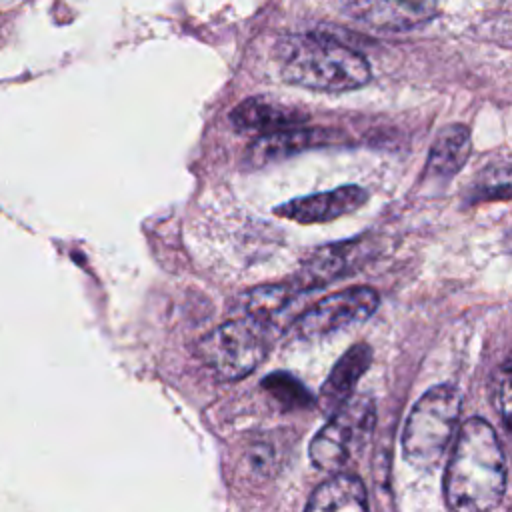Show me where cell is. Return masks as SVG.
<instances>
[{
  "label": "cell",
  "instance_id": "cell-13",
  "mask_svg": "<svg viewBox=\"0 0 512 512\" xmlns=\"http://www.w3.org/2000/svg\"><path fill=\"white\" fill-rule=\"evenodd\" d=\"M472 152L470 132L462 124H452L440 130L428 154L426 174L440 180H450L460 172Z\"/></svg>",
  "mask_w": 512,
  "mask_h": 512
},
{
  "label": "cell",
  "instance_id": "cell-8",
  "mask_svg": "<svg viewBox=\"0 0 512 512\" xmlns=\"http://www.w3.org/2000/svg\"><path fill=\"white\" fill-rule=\"evenodd\" d=\"M368 200V192L360 186H338L326 192L292 198L274 208V214L298 224H324L342 218Z\"/></svg>",
  "mask_w": 512,
  "mask_h": 512
},
{
  "label": "cell",
  "instance_id": "cell-3",
  "mask_svg": "<svg viewBox=\"0 0 512 512\" xmlns=\"http://www.w3.org/2000/svg\"><path fill=\"white\" fill-rule=\"evenodd\" d=\"M462 398L452 384H438L414 404L402 434V450L408 464L432 468L444 454L460 420Z\"/></svg>",
  "mask_w": 512,
  "mask_h": 512
},
{
  "label": "cell",
  "instance_id": "cell-14",
  "mask_svg": "<svg viewBox=\"0 0 512 512\" xmlns=\"http://www.w3.org/2000/svg\"><path fill=\"white\" fill-rule=\"evenodd\" d=\"M344 270V256L338 252L336 246L324 248L316 252L298 272L296 276V290H314L324 286L326 282L334 280Z\"/></svg>",
  "mask_w": 512,
  "mask_h": 512
},
{
  "label": "cell",
  "instance_id": "cell-19",
  "mask_svg": "<svg viewBox=\"0 0 512 512\" xmlns=\"http://www.w3.org/2000/svg\"><path fill=\"white\" fill-rule=\"evenodd\" d=\"M246 460H248V468L252 472H256L258 476H266V472L270 470L274 458H272V450L266 444H256L250 446V450L246 452Z\"/></svg>",
  "mask_w": 512,
  "mask_h": 512
},
{
  "label": "cell",
  "instance_id": "cell-9",
  "mask_svg": "<svg viewBox=\"0 0 512 512\" xmlns=\"http://www.w3.org/2000/svg\"><path fill=\"white\" fill-rule=\"evenodd\" d=\"M328 140L326 130L318 128H284L268 134H260L246 150L244 164L248 168H262L270 162L284 160L292 154L308 150L312 146L324 144Z\"/></svg>",
  "mask_w": 512,
  "mask_h": 512
},
{
  "label": "cell",
  "instance_id": "cell-16",
  "mask_svg": "<svg viewBox=\"0 0 512 512\" xmlns=\"http://www.w3.org/2000/svg\"><path fill=\"white\" fill-rule=\"evenodd\" d=\"M294 286L286 284H272V286H258L250 294H246V310L252 316L264 318L266 314L282 308L292 294Z\"/></svg>",
  "mask_w": 512,
  "mask_h": 512
},
{
  "label": "cell",
  "instance_id": "cell-4",
  "mask_svg": "<svg viewBox=\"0 0 512 512\" xmlns=\"http://www.w3.org/2000/svg\"><path fill=\"white\" fill-rule=\"evenodd\" d=\"M198 356L220 380L248 376L266 356L262 318L248 314L220 324L198 342Z\"/></svg>",
  "mask_w": 512,
  "mask_h": 512
},
{
  "label": "cell",
  "instance_id": "cell-10",
  "mask_svg": "<svg viewBox=\"0 0 512 512\" xmlns=\"http://www.w3.org/2000/svg\"><path fill=\"white\" fill-rule=\"evenodd\" d=\"M306 120L308 116L302 114L300 110L268 98H260V96L242 100L230 112V122L238 132L268 134V132L300 126Z\"/></svg>",
  "mask_w": 512,
  "mask_h": 512
},
{
  "label": "cell",
  "instance_id": "cell-7",
  "mask_svg": "<svg viewBox=\"0 0 512 512\" xmlns=\"http://www.w3.org/2000/svg\"><path fill=\"white\" fill-rule=\"evenodd\" d=\"M342 10L376 30H412L436 16V0H340Z\"/></svg>",
  "mask_w": 512,
  "mask_h": 512
},
{
  "label": "cell",
  "instance_id": "cell-5",
  "mask_svg": "<svg viewBox=\"0 0 512 512\" xmlns=\"http://www.w3.org/2000/svg\"><path fill=\"white\" fill-rule=\"evenodd\" d=\"M376 408L368 396H350L310 442V460L318 470H340L370 440Z\"/></svg>",
  "mask_w": 512,
  "mask_h": 512
},
{
  "label": "cell",
  "instance_id": "cell-17",
  "mask_svg": "<svg viewBox=\"0 0 512 512\" xmlns=\"http://www.w3.org/2000/svg\"><path fill=\"white\" fill-rule=\"evenodd\" d=\"M262 384H264L266 390H270V394H274L280 402H284L288 406H306V404H310L308 392L300 386L298 380H294L288 374H272Z\"/></svg>",
  "mask_w": 512,
  "mask_h": 512
},
{
  "label": "cell",
  "instance_id": "cell-2",
  "mask_svg": "<svg viewBox=\"0 0 512 512\" xmlns=\"http://www.w3.org/2000/svg\"><path fill=\"white\" fill-rule=\"evenodd\" d=\"M284 82L316 92H348L370 80V64L350 46L322 34H292L274 50Z\"/></svg>",
  "mask_w": 512,
  "mask_h": 512
},
{
  "label": "cell",
  "instance_id": "cell-6",
  "mask_svg": "<svg viewBox=\"0 0 512 512\" xmlns=\"http://www.w3.org/2000/svg\"><path fill=\"white\" fill-rule=\"evenodd\" d=\"M380 304L378 292L368 286L344 288L328 294L298 316L294 332L300 338L326 336L368 320Z\"/></svg>",
  "mask_w": 512,
  "mask_h": 512
},
{
  "label": "cell",
  "instance_id": "cell-1",
  "mask_svg": "<svg viewBox=\"0 0 512 512\" xmlns=\"http://www.w3.org/2000/svg\"><path fill=\"white\" fill-rule=\"evenodd\" d=\"M506 490V460L494 428L482 418H468L454 442L446 476V504L458 512L492 510Z\"/></svg>",
  "mask_w": 512,
  "mask_h": 512
},
{
  "label": "cell",
  "instance_id": "cell-18",
  "mask_svg": "<svg viewBox=\"0 0 512 512\" xmlns=\"http://www.w3.org/2000/svg\"><path fill=\"white\" fill-rule=\"evenodd\" d=\"M494 404L506 424H512V360L494 374Z\"/></svg>",
  "mask_w": 512,
  "mask_h": 512
},
{
  "label": "cell",
  "instance_id": "cell-12",
  "mask_svg": "<svg viewBox=\"0 0 512 512\" xmlns=\"http://www.w3.org/2000/svg\"><path fill=\"white\" fill-rule=\"evenodd\" d=\"M308 512H364L368 510L366 488L354 474H336L322 482L306 502Z\"/></svg>",
  "mask_w": 512,
  "mask_h": 512
},
{
  "label": "cell",
  "instance_id": "cell-11",
  "mask_svg": "<svg viewBox=\"0 0 512 512\" xmlns=\"http://www.w3.org/2000/svg\"><path fill=\"white\" fill-rule=\"evenodd\" d=\"M370 362H372V350L364 342L354 344L340 356V360L334 364L332 372L328 374L320 390V404L324 412L332 414L352 396L356 382L368 370Z\"/></svg>",
  "mask_w": 512,
  "mask_h": 512
},
{
  "label": "cell",
  "instance_id": "cell-15",
  "mask_svg": "<svg viewBox=\"0 0 512 512\" xmlns=\"http://www.w3.org/2000/svg\"><path fill=\"white\" fill-rule=\"evenodd\" d=\"M476 200H502L512 196V164L490 166L474 186Z\"/></svg>",
  "mask_w": 512,
  "mask_h": 512
}]
</instances>
